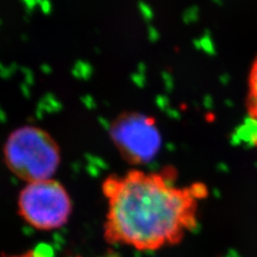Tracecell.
<instances>
[{
  "label": "cell",
  "mask_w": 257,
  "mask_h": 257,
  "mask_svg": "<svg viewBox=\"0 0 257 257\" xmlns=\"http://www.w3.org/2000/svg\"><path fill=\"white\" fill-rule=\"evenodd\" d=\"M39 109L44 110V109H48V110H59L61 108V103L57 100V98L54 95V93H45L41 101L39 102V105H38Z\"/></svg>",
  "instance_id": "52a82bcc"
},
{
  "label": "cell",
  "mask_w": 257,
  "mask_h": 257,
  "mask_svg": "<svg viewBox=\"0 0 257 257\" xmlns=\"http://www.w3.org/2000/svg\"><path fill=\"white\" fill-rule=\"evenodd\" d=\"M146 71H147L146 64H145L144 62H140L138 64V71H136V72H139V73H141V74L146 75Z\"/></svg>",
  "instance_id": "d6986e66"
},
{
  "label": "cell",
  "mask_w": 257,
  "mask_h": 257,
  "mask_svg": "<svg viewBox=\"0 0 257 257\" xmlns=\"http://www.w3.org/2000/svg\"><path fill=\"white\" fill-rule=\"evenodd\" d=\"M21 72H22L23 76H24V83L27 84L30 87L34 86L35 83H36L34 72H32L29 68H26V67H22Z\"/></svg>",
  "instance_id": "30bf717a"
},
{
  "label": "cell",
  "mask_w": 257,
  "mask_h": 257,
  "mask_svg": "<svg viewBox=\"0 0 257 257\" xmlns=\"http://www.w3.org/2000/svg\"><path fill=\"white\" fill-rule=\"evenodd\" d=\"M247 110L251 118L257 122V58L253 63L248 76Z\"/></svg>",
  "instance_id": "5b68a950"
},
{
  "label": "cell",
  "mask_w": 257,
  "mask_h": 257,
  "mask_svg": "<svg viewBox=\"0 0 257 257\" xmlns=\"http://www.w3.org/2000/svg\"><path fill=\"white\" fill-rule=\"evenodd\" d=\"M108 132L120 157L132 166L148 164L162 146L155 118L143 112H122L109 123Z\"/></svg>",
  "instance_id": "277c9868"
},
{
  "label": "cell",
  "mask_w": 257,
  "mask_h": 257,
  "mask_svg": "<svg viewBox=\"0 0 257 257\" xmlns=\"http://www.w3.org/2000/svg\"><path fill=\"white\" fill-rule=\"evenodd\" d=\"M39 7H40V9H41V11H42L44 14L48 15V14L52 13L53 6H52L51 0H40Z\"/></svg>",
  "instance_id": "4fadbf2b"
},
{
  "label": "cell",
  "mask_w": 257,
  "mask_h": 257,
  "mask_svg": "<svg viewBox=\"0 0 257 257\" xmlns=\"http://www.w3.org/2000/svg\"><path fill=\"white\" fill-rule=\"evenodd\" d=\"M24 8H25L26 14H30L32 11L36 9V7L39 6L40 0H21Z\"/></svg>",
  "instance_id": "7c38bea8"
},
{
  "label": "cell",
  "mask_w": 257,
  "mask_h": 257,
  "mask_svg": "<svg viewBox=\"0 0 257 257\" xmlns=\"http://www.w3.org/2000/svg\"><path fill=\"white\" fill-rule=\"evenodd\" d=\"M94 69L91 64L85 60H77L72 67L71 73L74 78L79 80H88L93 75Z\"/></svg>",
  "instance_id": "8992f818"
},
{
  "label": "cell",
  "mask_w": 257,
  "mask_h": 257,
  "mask_svg": "<svg viewBox=\"0 0 257 257\" xmlns=\"http://www.w3.org/2000/svg\"><path fill=\"white\" fill-rule=\"evenodd\" d=\"M139 11L145 21L149 22L152 20V18H154V11H152L150 6L145 2H142V0L139 2Z\"/></svg>",
  "instance_id": "ba28073f"
},
{
  "label": "cell",
  "mask_w": 257,
  "mask_h": 257,
  "mask_svg": "<svg viewBox=\"0 0 257 257\" xmlns=\"http://www.w3.org/2000/svg\"><path fill=\"white\" fill-rule=\"evenodd\" d=\"M41 71L43 72V73H45V74H51L52 72H53V68L50 66V64H47V63H43V64H41Z\"/></svg>",
  "instance_id": "ac0fdd59"
},
{
  "label": "cell",
  "mask_w": 257,
  "mask_h": 257,
  "mask_svg": "<svg viewBox=\"0 0 257 257\" xmlns=\"http://www.w3.org/2000/svg\"><path fill=\"white\" fill-rule=\"evenodd\" d=\"M82 102L89 108H92L95 106V101L90 94H85L84 96H82Z\"/></svg>",
  "instance_id": "5bb4252c"
},
{
  "label": "cell",
  "mask_w": 257,
  "mask_h": 257,
  "mask_svg": "<svg viewBox=\"0 0 257 257\" xmlns=\"http://www.w3.org/2000/svg\"><path fill=\"white\" fill-rule=\"evenodd\" d=\"M6 257H43L42 255H40L38 251H28L23 254L19 255H11V256H6Z\"/></svg>",
  "instance_id": "2e32d148"
},
{
  "label": "cell",
  "mask_w": 257,
  "mask_h": 257,
  "mask_svg": "<svg viewBox=\"0 0 257 257\" xmlns=\"http://www.w3.org/2000/svg\"><path fill=\"white\" fill-rule=\"evenodd\" d=\"M148 38L151 42H156L159 38V32L152 26H148Z\"/></svg>",
  "instance_id": "9a60e30c"
},
{
  "label": "cell",
  "mask_w": 257,
  "mask_h": 257,
  "mask_svg": "<svg viewBox=\"0 0 257 257\" xmlns=\"http://www.w3.org/2000/svg\"><path fill=\"white\" fill-rule=\"evenodd\" d=\"M21 91H22V94H24V96H26V98H29L31 92H30V86H28L27 84L23 83L21 85Z\"/></svg>",
  "instance_id": "e0dca14e"
},
{
  "label": "cell",
  "mask_w": 257,
  "mask_h": 257,
  "mask_svg": "<svg viewBox=\"0 0 257 257\" xmlns=\"http://www.w3.org/2000/svg\"><path fill=\"white\" fill-rule=\"evenodd\" d=\"M131 80H132V83L139 88H144L145 86H146V83H147L146 75L141 74V73H139V72H135V73H133L131 75Z\"/></svg>",
  "instance_id": "8fae6325"
},
{
  "label": "cell",
  "mask_w": 257,
  "mask_h": 257,
  "mask_svg": "<svg viewBox=\"0 0 257 257\" xmlns=\"http://www.w3.org/2000/svg\"><path fill=\"white\" fill-rule=\"evenodd\" d=\"M73 203L66 187L54 178L26 183L18 197V213L40 231L60 229L69 223Z\"/></svg>",
  "instance_id": "3957f363"
},
{
  "label": "cell",
  "mask_w": 257,
  "mask_h": 257,
  "mask_svg": "<svg viewBox=\"0 0 257 257\" xmlns=\"http://www.w3.org/2000/svg\"><path fill=\"white\" fill-rule=\"evenodd\" d=\"M107 203L103 237L111 245L154 252L180 243L198 224L199 204L208 189L202 182L180 187L168 168L147 173L132 168L102 182Z\"/></svg>",
  "instance_id": "6da1fadb"
},
{
  "label": "cell",
  "mask_w": 257,
  "mask_h": 257,
  "mask_svg": "<svg viewBox=\"0 0 257 257\" xmlns=\"http://www.w3.org/2000/svg\"><path fill=\"white\" fill-rule=\"evenodd\" d=\"M3 154L8 170L26 183L53 178L61 163L58 143L35 125L16 127L6 140Z\"/></svg>",
  "instance_id": "7a4b0ae2"
},
{
  "label": "cell",
  "mask_w": 257,
  "mask_h": 257,
  "mask_svg": "<svg viewBox=\"0 0 257 257\" xmlns=\"http://www.w3.org/2000/svg\"><path fill=\"white\" fill-rule=\"evenodd\" d=\"M19 68H20L19 64H16L14 62L9 67H6L3 63H0V76H2L3 78H6V79L11 78L15 72L18 71Z\"/></svg>",
  "instance_id": "9c48e42d"
}]
</instances>
